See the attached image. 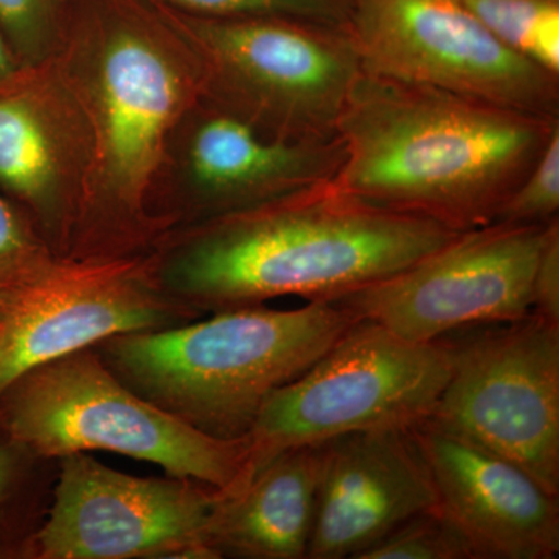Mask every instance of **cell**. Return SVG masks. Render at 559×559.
Here are the masks:
<instances>
[{"instance_id":"cell-26","label":"cell","mask_w":559,"mask_h":559,"mask_svg":"<svg viewBox=\"0 0 559 559\" xmlns=\"http://www.w3.org/2000/svg\"><path fill=\"white\" fill-rule=\"evenodd\" d=\"M20 68L21 66L17 64L16 58L11 53L9 44L0 35V84L5 83Z\"/></svg>"},{"instance_id":"cell-10","label":"cell","mask_w":559,"mask_h":559,"mask_svg":"<svg viewBox=\"0 0 559 559\" xmlns=\"http://www.w3.org/2000/svg\"><path fill=\"white\" fill-rule=\"evenodd\" d=\"M221 492L187 477L120 473L91 452L66 455L32 559L219 558L205 530Z\"/></svg>"},{"instance_id":"cell-25","label":"cell","mask_w":559,"mask_h":559,"mask_svg":"<svg viewBox=\"0 0 559 559\" xmlns=\"http://www.w3.org/2000/svg\"><path fill=\"white\" fill-rule=\"evenodd\" d=\"M559 325V218L544 227L535 275H533V310Z\"/></svg>"},{"instance_id":"cell-5","label":"cell","mask_w":559,"mask_h":559,"mask_svg":"<svg viewBox=\"0 0 559 559\" xmlns=\"http://www.w3.org/2000/svg\"><path fill=\"white\" fill-rule=\"evenodd\" d=\"M0 432L33 454L60 460L112 452L223 492L248 481V443L205 436L123 384L94 348L24 371L0 392Z\"/></svg>"},{"instance_id":"cell-9","label":"cell","mask_w":559,"mask_h":559,"mask_svg":"<svg viewBox=\"0 0 559 559\" xmlns=\"http://www.w3.org/2000/svg\"><path fill=\"white\" fill-rule=\"evenodd\" d=\"M348 31L373 75L559 117V75L510 50L460 0H353Z\"/></svg>"},{"instance_id":"cell-20","label":"cell","mask_w":559,"mask_h":559,"mask_svg":"<svg viewBox=\"0 0 559 559\" xmlns=\"http://www.w3.org/2000/svg\"><path fill=\"white\" fill-rule=\"evenodd\" d=\"M68 0H0V35L21 68L57 50Z\"/></svg>"},{"instance_id":"cell-1","label":"cell","mask_w":559,"mask_h":559,"mask_svg":"<svg viewBox=\"0 0 559 559\" xmlns=\"http://www.w3.org/2000/svg\"><path fill=\"white\" fill-rule=\"evenodd\" d=\"M55 60L86 120L90 165L68 255H145L167 234L157 191L200 61L154 0H68Z\"/></svg>"},{"instance_id":"cell-19","label":"cell","mask_w":559,"mask_h":559,"mask_svg":"<svg viewBox=\"0 0 559 559\" xmlns=\"http://www.w3.org/2000/svg\"><path fill=\"white\" fill-rule=\"evenodd\" d=\"M525 60L559 75V0H460Z\"/></svg>"},{"instance_id":"cell-14","label":"cell","mask_w":559,"mask_h":559,"mask_svg":"<svg viewBox=\"0 0 559 559\" xmlns=\"http://www.w3.org/2000/svg\"><path fill=\"white\" fill-rule=\"evenodd\" d=\"M90 165L86 120L53 55L0 84V193L68 255Z\"/></svg>"},{"instance_id":"cell-23","label":"cell","mask_w":559,"mask_h":559,"mask_svg":"<svg viewBox=\"0 0 559 559\" xmlns=\"http://www.w3.org/2000/svg\"><path fill=\"white\" fill-rule=\"evenodd\" d=\"M57 257L31 218L0 193V286L14 288L31 282Z\"/></svg>"},{"instance_id":"cell-6","label":"cell","mask_w":559,"mask_h":559,"mask_svg":"<svg viewBox=\"0 0 559 559\" xmlns=\"http://www.w3.org/2000/svg\"><path fill=\"white\" fill-rule=\"evenodd\" d=\"M159 5L200 61L202 100L270 139L336 138L362 73L348 27L289 16H193Z\"/></svg>"},{"instance_id":"cell-18","label":"cell","mask_w":559,"mask_h":559,"mask_svg":"<svg viewBox=\"0 0 559 559\" xmlns=\"http://www.w3.org/2000/svg\"><path fill=\"white\" fill-rule=\"evenodd\" d=\"M55 479V460L40 459L0 432V559H32Z\"/></svg>"},{"instance_id":"cell-11","label":"cell","mask_w":559,"mask_h":559,"mask_svg":"<svg viewBox=\"0 0 559 559\" xmlns=\"http://www.w3.org/2000/svg\"><path fill=\"white\" fill-rule=\"evenodd\" d=\"M544 226L492 223L460 231L411 266L333 300L412 342L514 322L533 310V275Z\"/></svg>"},{"instance_id":"cell-17","label":"cell","mask_w":559,"mask_h":559,"mask_svg":"<svg viewBox=\"0 0 559 559\" xmlns=\"http://www.w3.org/2000/svg\"><path fill=\"white\" fill-rule=\"evenodd\" d=\"M323 443L282 452L237 492H221L205 539L219 558L307 559Z\"/></svg>"},{"instance_id":"cell-8","label":"cell","mask_w":559,"mask_h":559,"mask_svg":"<svg viewBox=\"0 0 559 559\" xmlns=\"http://www.w3.org/2000/svg\"><path fill=\"white\" fill-rule=\"evenodd\" d=\"M451 344L450 380L421 425L509 460L559 496V325L532 311Z\"/></svg>"},{"instance_id":"cell-12","label":"cell","mask_w":559,"mask_h":559,"mask_svg":"<svg viewBox=\"0 0 559 559\" xmlns=\"http://www.w3.org/2000/svg\"><path fill=\"white\" fill-rule=\"evenodd\" d=\"M200 318L160 288L150 253L57 257L38 277L11 288L0 310V392L24 371L106 337Z\"/></svg>"},{"instance_id":"cell-21","label":"cell","mask_w":559,"mask_h":559,"mask_svg":"<svg viewBox=\"0 0 559 559\" xmlns=\"http://www.w3.org/2000/svg\"><path fill=\"white\" fill-rule=\"evenodd\" d=\"M359 559H476V555L436 509L404 522Z\"/></svg>"},{"instance_id":"cell-24","label":"cell","mask_w":559,"mask_h":559,"mask_svg":"<svg viewBox=\"0 0 559 559\" xmlns=\"http://www.w3.org/2000/svg\"><path fill=\"white\" fill-rule=\"evenodd\" d=\"M559 218V128L492 223L544 226Z\"/></svg>"},{"instance_id":"cell-2","label":"cell","mask_w":559,"mask_h":559,"mask_svg":"<svg viewBox=\"0 0 559 559\" xmlns=\"http://www.w3.org/2000/svg\"><path fill=\"white\" fill-rule=\"evenodd\" d=\"M460 231L378 207L333 180L165 234L160 288L201 318L280 297L333 301L395 274Z\"/></svg>"},{"instance_id":"cell-7","label":"cell","mask_w":559,"mask_h":559,"mask_svg":"<svg viewBox=\"0 0 559 559\" xmlns=\"http://www.w3.org/2000/svg\"><path fill=\"white\" fill-rule=\"evenodd\" d=\"M451 367L450 342H412L380 323L356 320L310 369L263 404L246 437L248 481L282 452L364 430L417 428L436 406Z\"/></svg>"},{"instance_id":"cell-16","label":"cell","mask_w":559,"mask_h":559,"mask_svg":"<svg viewBox=\"0 0 559 559\" xmlns=\"http://www.w3.org/2000/svg\"><path fill=\"white\" fill-rule=\"evenodd\" d=\"M432 477L437 510L462 533L476 559H555L559 496L498 457L419 425L411 429Z\"/></svg>"},{"instance_id":"cell-3","label":"cell","mask_w":559,"mask_h":559,"mask_svg":"<svg viewBox=\"0 0 559 559\" xmlns=\"http://www.w3.org/2000/svg\"><path fill=\"white\" fill-rule=\"evenodd\" d=\"M559 117L536 116L362 70L342 110L334 186L454 231L492 224Z\"/></svg>"},{"instance_id":"cell-22","label":"cell","mask_w":559,"mask_h":559,"mask_svg":"<svg viewBox=\"0 0 559 559\" xmlns=\"http://www.w3.org/2000/svg\"><path fill=\"white\" fill-rule=\"evenodd\" d=\"M204 17L289 16L348 27L353 0H154Z\"/></svg>"},{"instance_id":"cell-4","label":"cell","mask_w":559,"mask_h":559,"mask_svg":"<svg viewBox=\"0 0 559 559\" xmlns=\"http://www.w3.org/2000/svg\"><path fill=\"white\" fill-rule=\"evenodd\" d=\"M333 301L213 312L95 344L128 388L219 440H245L272 393L299 378L356 322Z\"/></svg>"},{"instance_id":"cell-13","label":"cell","mask_w":559,"mask_h":559,"mask_svg":"<svg viewBox=\"0 0 559 559\" xmlns=\"http://www.w3.org/2000/svg\"><path fill=\"white\" fill-rule=\"evenodd\" d=\"M340 135L283 142L201 100L168 151L156 215L168 231L241 212L333 180L344 164ZM160 187V186H159Z\"/></svg>"},{"instance_id":"cell-27","label":"cell","mask_w":559,"mask_h":559,"mask_svg":"<svg viewBox=\"0 0 559 559\" xmlns=\"http://www.w3.org/2000/svg\"><path fill=\"white\" fill-rule=\"evenodd\" d=\"M10 290V286H0V310H2L7 299H9Z\"/></svg>"},{"instance_id":"cell-15","label":"cell","mask_w":559,"mask_h":559,"mask_svg":"<svg viewBox=\"0 0 559 559\" xmlns=\"http://www.w3.org/2000/svg\"><path fill=\"white\" fill-rule=\"evenodd\" d=\"M436 509V487L411 429L325 441L307 559H359L404 522Z\"/></svg>"}]
</instances>
